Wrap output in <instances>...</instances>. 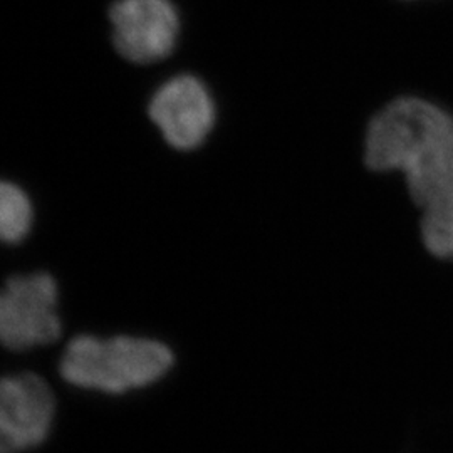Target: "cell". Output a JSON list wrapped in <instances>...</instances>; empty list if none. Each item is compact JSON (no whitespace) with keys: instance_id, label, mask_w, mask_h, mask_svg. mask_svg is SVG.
<instances>
[{"instance_id":"cell-1","label":"cell","mask_w":453,"mask_h":453,"mask_svg":"<svg viewBox=\"0 0 453 453\" xmlns=\"http://www.w3.org/2000/svg\"><path fill=\"white\" fill-rule=\"evenodd\" d=\"M363 160L374 173L403 177L421 247L453 262V114L423 97L389 99L365 128Z\"/></svg>"},{"instance_id":"cell-2","label":"cell","mask_w":453,"mask_h":453,"mask_svg":"<svg viewBox=\"0 0 453 453\" xmlns=\"http://www.w3.org/2000/svg\"><path fill=\"white\" fill-rule=\"evenodd\" d=\"M173 365L175 355L162 341L80 334L65 346L59 374L76 388L125 395L158 383Z\"/></svg>"},{"instance_id":"cell-3","label":"cell","mask_w":453,"mask_h":453,"mask_svg":"<svg viewBox=\"0 0 453 453\" xmlns=\"http://www.w3.org/2000/svg\"><path fill=\"white\" fill-rule=\"evenodd\" d=\"M146 119L175 151L205 145L219 125L220 101L211 82L195 71L157 67V81L145 97Z\"/></svg>"},{"instance_id":"cell-4","label":"cell","mask_w":453,"mask_h":453,"mask_svg":"<svg viewBox=\"0 0 453 453\" xmlns=\"http://www.w3.org/2000/svg\"><path fill=\"white\" fill-rule=\"evenodd\" d=\"M114 54L131 67L170 65L183 37V16L175 0H113L106 11Z\"/></svg>"},{"instance_id":"cell-5","label":"cell","mask_w":453,"mask_h":453,"mask_svg":"<svg viewBox=\"0 0 453 453\" xmlns=\"http://www.w3.org/2000/svg\"><path fill=\"white\" fill-rule=\"evenodd\" d=\"M59 289L44 271L9 277L0 294V340L11 351H27L61 338Z\"/></svg>"},{"instance_id":"cell-6","label":"cell","mask_w":453,"mask_h":453,"mask_svg":"<svg viewBox=\"0 0 453 453\" xmlns=\"http://www.w3.org/2000/svg\"><path fill=\"white\" fill-rule=\"evenodd\" d=\"M56 398L35 372L5 376L0 383V450L26 453L42 445L52 430Z\"/></svg>"},{"instance_id":"cell-7","label":"cell","mask_w":453,"mask_h":453,"mask_svg":"<svg viewBox=\"0 0 453 453\" xmlns=\"http://www.w3.org/2000/svg\"><path fill=\"white\" fill-rule=\"evenodd\" d=\"M34 211L29 195L17 183L0 185V237L5 243H20L31 232Z\"/></svg>"}]
</instances>
